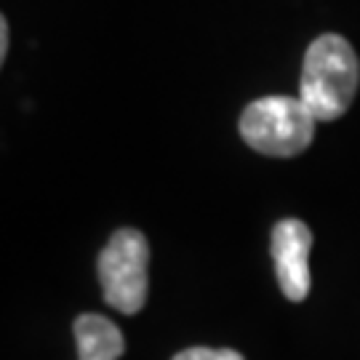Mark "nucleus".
<instances>
[{
    "label": "nucleus",
    "mask_w": 360,
    "mask_h": 360,
    "mask_svg": "<svg viewBox=\"0 0 360 360\" xmlns=\"http://www.w3.org/2000/svg\"><path fill=\"white\" fill-rule=\"evenodd\" d=\"M77 360H110V358H77Z\"/></svg>",
    "instance_id": "6e6552de"
},
{
    "label": "nucleus",
    "mask_w": 360,
    "mask_h": 360,
    "mask_svg": "<svg viewBox=\"0 0 360 360\" xmlns=\"http://www.w3.org/2000/svg\"><path fill=\"white\" fill-rule=\"evenodd\" d=\"M6 56H8V19L0 16V59L6 62Z\"/></svg>",
    "instance_id": "0eeeda50"
},
{
    "label": "nucleus",
    "mask_w": 360,
    "mask_h": 360,
    "mask_svg": "<svg viewBox=\"0 0 360 360\" xmlns=\"http://www.w3.org/2000/svg\"><path fill=\"white\" fill-rule=\"evenodd\" d=\"M174 360H243V355H240V352H235V349L190 347V349H181Z\"/></svg>",
    "instance_id": "423d86ee"
},
{
    "label": "nucleus",
    "mask_w": 360,
    "mask_h": 360,
    "mask_svg": "<svg viewBox=\"0 0 360 360\" xmlns=\"http://www.w3.org/2000/svg\"><path fill=\"white\" fill-rule=\"evenodd\" d=\"M315 115L299 96H264L240 115L243 142L262 155L294 158L315 139Z\"/></svg>",
    "instance_id": "f03ea898"
},
{
    "label": "nucleus",
    "mask_w": 360,
    "mask_h": 360,
    "mask_svg": "<svg viewBox=\"0 0 360 360\" xmlns=\"http://www.w3.org/2000/svg\"><path fill=\"white\" fill-rule=\"evenodd\" d=\"M360 83V62L355 49L342 35H321L304 53L299 99L315 120H336L347 112Z\"/></svg>",
    "instance_id": "f257e3e1"
},
{
    "label": "nucleus",
    "mask_w": 360,
    "mask_h": 360,
    "mask_svg": "<svg viewBox=\"0 0 360 360\" xmlns=\"http://www.w3.org/2000/svg\"><path fill=\"white\" fill-rule=\"evenodd\" d=\"M309 248L312 232L299 219H281L272 230V259L275 275L285 299L302 302L307 299L312 275H309Z\"/></svg>",
    "instance_id": "20e7f679"
},
{
    "label": "nucleus",
    "mask_w": 360,
    "mask_h": 360,
    "mask_svg": "<svg viewBox=\"0 0 360 360\" xmlns=\"http://www.w3.org/2000/svg\"><path fill=\"white\" fill-rule=\"evenodd\" d=\"M77 342V358H110L117 360L126 352V339L115 323L104 315H80L72 323Z\"/></svg>",
    "instance_id": "39448f33"
},
{
    "label": "nucleus",
    "mask_w": 360,
    "mask_h": 360,
    "mask_svg": "<svg viewBox=\"0 0 360 360\" xmlns=\"http://www.w3.org/2000/svg\"><path fill=\"white\" fill-rule=\"evenodd\" d=\"M104 302L123 315H136L150 291V243L139 230L112 232L96 262Z\"/></svg>",
    "instance_id": "7ed1b4c3"
}]
</instances>
